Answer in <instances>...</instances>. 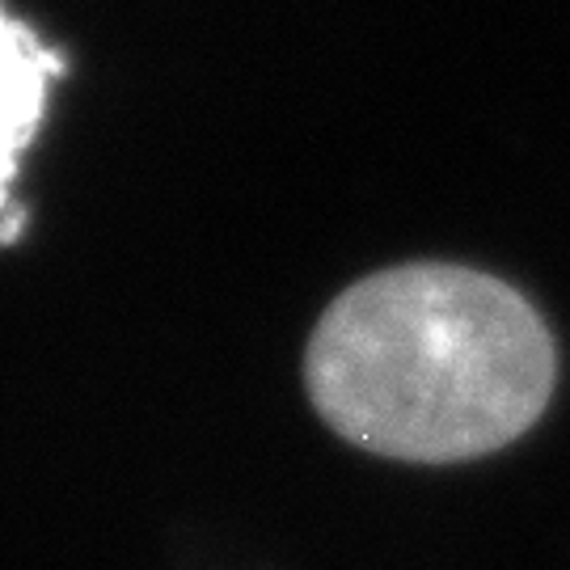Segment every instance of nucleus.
Here are the masks:
<instances>
[{
    "mask_svg": "<svg viewBox=\"0 0 570 570\" xmlns=\"http://www.w3.org/2000/svg\"><path fill=\"white\" fill-rule=\"evenodd\" d=\"M558 346L520 287L478 266L402 263L338 292L305 346L313 410L346 444L452 465L546 414Z\"/></svg>",
    "mask_w": 570,
    "mask_h": 570,
    "instance_id": "obj_1",
    "label": "nucleus"
},
{
    "mask_svg": "<svg viewBox=\"0 0 570 570\" xmlns=\"http://www.w3.org/2000/svg\"><path fill=\"white\" fill-rule=\"evenodd\" d=\"M60 60L0 9V212L9 204V186L18 178L26 144L35 140Z\"/></svg>",
    "mask_w": 570,
    "mask_h": 570,
    "instance_id": "obj_2",
    "label": "nucleus"
}]
</instances>
